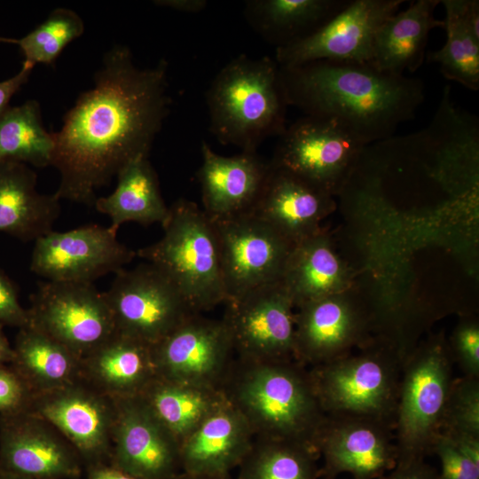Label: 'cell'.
Masks as SVG:
<instances>
[{"instance_id": "cell-1", "label": "cell", "mask_w": 479, "mask_h": 479, "mask_svg": "<svg viewBox=\"0 0 479 479\" xmlns=\"http://www.w3.org/2000/svg\"><path fill=\"white\" fill-rule=\"evenodd\" d=\"M168 62L140 68L130 50L115 45L53 132L51 166L60 175L55 195L93 206L96 191L129 162L148 157L169 114Z\"/></svg>"}, {"instance_id": "cell-2", "label": "cell", "mask_w": 479, "mask_h": 479, "mask_svg": "<svg viewBox=\"0 0 479 479\" xmlns=\"http://www.w3.org/2000/svg\"><path fill=\"white\" fill-rule=\"evenodd\" d=\"M279 72L288 106L340 121L366 145L392 137L425 98L420 79L381 71L371 62L322 59L279 67Z\"/></svg>"}, {"instance_id": "cell-3", "label": "cell", "mask_w": 479, "mask_h": 479, "mask_svg": "<svg viewBox=\"0 0 479 479\" xmlns=\"http://www.w3.org/2000/svg\"><path fill=\"white\" fill-rule=\"evenodd\" d=\"M222 389L247 420L255 438L315 447L326 414L310 373L298 365L235 358Z\"/></svg>"}, {"instance_id": "cell-4", "label": "cell", "mask_w": 479, "mask_h": 479, "mask_svg": "<svg viewBox=\"0 0 479 479\" xmlns=\"http://www.w3.org/2000/svg\"><path fill=\"white\" fill-rule=\"evenodd\" d=\"M210 131L224 145L256 152L287 128L288 106L279 66L270 57L239 56L216 75L207 92Z\"/></svg>"}, {"instance_id": "cell-5", "label": "cell", "mask_w": 479, "mask_h": 479, "mask_svg": "<svg viewBox=\"0 0 479 479\" xmlns=\"http://www.w3.org/2000/svg\"><path fill=\"white\" fill-rule=\"evenodd\" d=\"M162 237L136 252L161 270L197 313L225 303L220 246L213 221L195 202L181 198L161 224Z\"/></svg>"}, {"instance_id": "cell-6", "label": "cell", "mask_w": 479, "mask_h": 479, "mask_svg": "<svg viewBox=\"0 0 479 479\" xmlns=\"http://www.w3.org/2000/svg\"><path fill=\"white\" fill-rule=\"evenodd\" d=\"M450 354L435 341L412 351L402 365L395 411L397 464L424 459L432 452L454 381Z\"/></svg>"}, {"instance_id": "cell-7", "label": "cell", "mask_w": 479, "mask_h": 479, "mask_svg": "<svg viewBox=\"0 0 479 479\" xmlns=\"http://www.w3.org/2000/svg\"><path fill=\"white\" fill-rule=\"evenodd\" d=\"M402 363L394 349L343 356L310 372L327 416L389 420L396 411Z\"/></svg>"}, {"instance_id": "cell-8", "label": "cell", "mask_w": 479, "mask_h": 479, "mask_svg": "<svg viewBox=\"0 0 479 479\" xmlns=\"http://www.w3.org/2000/svg\"><path fill=\"white\" fill-rule=\"evenodd\" d=\"M365 146L340 121L306 115L279 136L271 162L334 195L344 190Z\"/></svg>"}, {"instance_id": "cell-9", "label": "cell", "mask_w": 479, "mask_h": 479, "mask_svg": "<svg viewBox=\"0 0 479 479\" xmlns=\"http://www.w3.org/2000/svg\"><path fill=\"white\" fill-rule=\"evenodd\" d=\"M103 294L116 332L151 346L197 313L170 279L147 262L115 273Z\"/></svg>"}, {"instance_id": "cell-10", "label": "cell", "mask_w": 479, "mask_h": 479, "mask_svg": "<svg viewBox=\"0 0 479 479\" xmlns=\"http://www.w3.org/2000/svg\"><path fill=\"white\" fill-rule=\"evenodd\" d=\"M27 310L30 326L81 359L116 332L103 293L91 283H40Z\"/></svg>"}, {"instance_id": "cell-11", "label": "cell", "mask_w": 479, "mask_h": 479, "mask_svg": "<svg viewBox=\"0 0 479 479\" xmlns=\"http://www.w3.org/2000/svg\"><path fill=\"white\" fill-rule=\"evenodd\" d=\"M212 221L226 302L280 281L293 243L253 213Z\"/></svg>"}, {"instance_id": "cell-12", "label": "cell", "mask_w": 479, "mask_h": 479, "mask_svg": "<svg viewBox=\"0 0 479 479\" xmlns=\"http://www.w3.org/2000/svg\"><path fill=\"white\" fill-rule=\"evenodd\" d=\"M223 317L236 358L249 362L294 359V305L277 282L226 302Z\"/></svg>"}, {"instance_id": "cell-13", "label": "cell", "mask_w": 479, "mask_h": 479, "mask_svg": "<svg viewBox=\"0 0 479 479\" xmlns=\"http://www.w3.org/2000/svg\"><path fill=\"white\" fill-rule=\"evenodd\" d=\"M27 411L51 424L75 448L84 467L110 462L114 399L82 378L33 393Z\"/></svg>"}, {"instance_id": "cell-14", "label": "cell", "mask_w": 479, "mask_h": 479, "mask_svg": "<svg viewBox=\"0 0 479 479\" xmlns=\"http://www.w3.org/2000/svg\"><path fill=\"white\" fill-rule=\"evenodd\" d=\"M152 352L158 377L206 388L222 389L236 358L224 321L200 313L153 345Z\"/></svg>"}, {"instance_id": "cell-15", "label": "cell", "mask_w": 479, "mask_h": 479, "mask_svg": "<svg viewBox=\"0 0 479 479\" xmlns=\"http://www.w3.org/2000/svg\"><path fill=\"white\" fill-rule=\"evenodd\" d=\"M137 255L109 226L51 231L35 240L30 270L49 281L91 283L124 269Z\"/></svg>"}, {"instance_id": "cell-16", "label": "cell", "mask_w": 479, "mask_h": 479, "mask_svg": "<svg viewBox=\"0 0 479 479\" xmlns=\"http://www.w3.org/2000/svg\"><path fill=\"white\" fill-rule=\"evenodd\" d=\"M404 0H350L349 4L308 36L276 48L281 67L316 60L366 63L381 24L396 13Z\"/></svg>"}, {"instance_id": "cell-17", "label": "cell", "mask_w": 479, "mask_h": 479, "mask_svg": "<svg viewBox=\"0 0 479 479\" xmlns=\"http://www.w3.org/2000/svg\"><path fill=\"white\" fill-rule=\"evenodd\" d=\"M114 399L109 464L137 479H175L182 473L179 443L139 396Z\"/></svg>"}, {"instance_id": "cell-18", "label": "cell", "mask_w": 479, "mask_h": 479, "mask_svg": "<svg viewBox=\"0 0 479 479\" xmlns=\"http://www.w3.org/2000/svg\"><path fill=\"white\" fill-rule=\"evenodd\" d=\"M82 462L70 443L29 411L0 414V470L30 479H79Z\"/></svg>"}, {"instance_id": "cell-19", "label": "cell", "mask_w": 479, "mask_h": 479, "mask_svg": "<svg viewBox=\"0 0 479 479\" xmlns=\"http://www.w3.org/2000/svg\"><path fill=\"white\" fill-rule=\"evenodd\" d=\"M387 420L327 416L315 441L324 459L320 475L334 479L349 473L353 479H377L397 465V448Z\"/></svg>"}, {"instance_id": "cell-20", "label": "cell", "mask_w": 479, "mask_h": 479, "mask_svg": "<svg viewBox=\"0 0 479 479\" xmlns=\"http://www.w3.org/2000/svg\"><path fill=\"white\" fill-rule=\"evenodd\" d=\"M198 171L203 211L211 220L253 213L271 172L256 152L223 156L202 141Z\"/></svg>"}, {"instance_id": "cell-21", "label": "cell", "mask_w": 479, "mask_h": 479, "mask_svg": "<svg viewBox=\"0 0 479 479\" xmlns=\"http://www.w3.org/2000/svg\"><path fill=\"white\" fill-rule=\"evenodd\" d=\"M294 313V360L320 365L346 356L365 332V318L346 293L303 303Z\"/></svg>"}, {"instance_id": "cell-22", "label": "cell", "mask_w": 479, "mask_h": 479, "mask_svg": "<svg viewBox=\"0 0 479 479\" xmlns=\"http://www.w3.org/2000/svg\"><path fill=\"white\" fill-rule=\"evenodd\" d=\"M253 214L294 245L318 232L334 210L333 195L300 177L271 164Z\"/></svg>"}, {"instance_id": "cell-23", "label": "cell", "mask_w": 479, "mask_h": 479, "mask_svg": "<svg viewBox=\"0 0 479 479\" xmlns=\"http://www.w3.org/2000/svg\"><path fill=\"white\" fill-rule=\"evenodd\" d=\"M255 436L244 416L229 403L211 413L180 444L183 473L227 475L239 467Z\"/></svg>"}, {"instance_id": "cell-24", "label": "cell", "mask_w": 479, "mask_h": 479, "mask_svg": "<svg viewBox=\"0 0 479 479\" xmlns=\"http://www.w3.org/2000/svg\"><path fill=\"white\" fill-rule=\"evenodd\" d=\"M156 377L152 346L117 332L81 359V378L112 398L138 396Z\"/></svg>"}, {"instance_id": "cell-25", "label": "cell", "mask_w": 479, "mask_h": 479, "mask_svg": "<svg viewBox=\"0 0 479 479\" xmlns=\"http://www.w3.org/2000/svg\"><path fill=\"white\" fill-rule=\"evenodd\" d=\"M36 184V173L27 164L0 161V232L27 242L52 231L60 200L55 193H40Z\"/></svg>"}, {"instance_id": "cell-26", "label": "cell", "mask_w": 479, "mask_h": 479, "mask_svg": "<svg viewBox=\"0 0 479 479\" xmlns=\"http://www.w3.org/2000/svg\"><path fill=\"white\" fill-rule=\"evenodd\" d=\"M441 0H417L402 12L386 19L373 43L371 63L378 69L397 75L417 71L425 59L428 35L444 27L435 17Z\"/></svg>"}, {"instance_id": "cell-27", "label": "cell", "mask_w": 479, "mask_h": 479, "mask_svg": "<svg viewBox=\"0 0 479 479\" xmlns=\"http://www.w3.org/2000/svg\"><path fill=\"white\" fill-rule=\"evenodd\" d=\"M280 282L297 308L346 293L349 275L329 239L320 230L293 246Z\"/></svg>"}, {"instance_id": "cell-28", "label": "cell", "mask_w": 479, "mask_h": 479, "mask_svg": "<svg viewBox=\"0 0 479 479\" xmlns=\"http://www.w3.org/2000/svg\"><path fill=\"white\" fill-rule=\"evenodd\" d=\"M115 190L97 198L96 209L110 217V228L117 232L122 224L135 222L143 225L162 224L169 207L162 198L158 176L148 157L129 162L116 176Z\"/></svg>"}, {"instance_id": "cell-29", "label": "cell", "mask_w": 479, "mask_h": 479, "mask_svg": "<svg viewBox=\"0 0 479 479\" xmlns=\"http://www.w3.org/2000/svg\"><path fill=\"white\" fill-rule=\"evenodd\" d=\"M350 0H252L245 8L251 26L276 48L308 36Z\"/></svg>"}, {"instance_id": "cell-30", "label": "cell", "mask_w": 479, "mask_h": 479, "mask_svg": "<svg viewBox=\"0 0 479 479\" xmlns=\"http://www.w3.org/2000/svg\"><path fill=\"white\" fill-rule=\"evenodd\" d=\"M446 41L428 60L439 65L444 78L479 90V1L443 0Z\"/></svg>"}, {"instance_id": "cell-31", "label": "cell", "mask_w": 479, "mask_h": 479, "mask_svg": "<svg viewBox=\"0 0 479 479\" xmlns=\"http://www.w3.org/2000/svg\"><path fill=\"white\" fill-rule=\"evenodd\" d=\"M10 365L33 393L70 384L81 378V358L37 328L19 329Z\"/></svg>"}, {"instance_id": "cell-32", "label": "cell", "mask_w": 479, "mask_h": 479, "mask_svg": "<svg viewBox=\"0 0 479 479\" xmlns=\"http://www.w3.org/2000/svg\"><path fill=\"white\" fill-rule=\"evenodd\" d=\"M180 444L211 413L228 403L222 389L156 377L138 395Z\"/></svg>"}, {"instance_id": "cell-33", "label": "cell", "mask_w": 479, "mask_h": 479, "mask_svg": "<svg viewBox=\"0 0 479 479\" xmlns=\"http://www.w3.org/2000/svg\"><path fill=\"white\" fill-rule=\"evenodd\" d=\"M53 149V132L43 127L38 101L9 106L0 115V161L45 168L51 166Z\"/></svg>"}, {"instance_id": "cell-34", "label": "cell", "mask_w": 479, "mask_h": 479, "mask_svg": "<svg viewBox=\"0 0 479 479\" xmlns=\"http://www.w3.org/2000/svg\"><path fill=\"white\" fill-rule=\"evenodd\" d=\"M318 454L310 444L255 438L237 479H318Z\"/></svg>"}, {"instance_id": "cell-35", "label": "cell", "mask_w": 479, "mask_h": 479, "mask_svg": "<svg viewBox=\"0 0 479 479\" xmlns=\"http://www.w3.org/2000/svg\"><path fill=\"white\" fill-rule=\"evenodd\" d=\"M83 31L84 23L79 14L59 7L25 36L19 39L1 37L0 43L17 44L23 53V62L32 67L38 63L51 65Z\"/></svg>"}, {"instance_id": "cell-36", "label": "cell", "mask_w": 479, "mask_h": 479, "mask_svg": "<svg viewBox=\"0 0 479 479\" xmlns=\"http://www.w3.org/2000/svg\"><path fill=\"white\" fill-rule=\"evenodd\" d=\"M450 438H479V378L464 376L452 383L441 432Z\"/></svg>"}, {"instance_id": "cell-37", "label": "cell", "mask_w": 479, "mask_h": 479, "mask_svg": "<svg viewBox=\"0 0 479 479\" xmlns=\"http://www.w3.org/2000/svg\"><path fill=\"white\" fill-rule=\"evenodd\" d=\"M432 452L441 462L437 479H479V465L464 455L444 434L436 436Z\"/></svg>"}, {"instance_id": "cell-38", "label": "cell", "mask_w": 479, "mask_h": 479, "mask_svg": "<svg viewBox=\"0 0 479 479\" xmlns=\"http://www.w3.org/2000/svg\"><path fill=\"white\" fill-rule=\"evenodd\" d=\"M452 354L465 376L479 378V328L475 322L460 324L452 338Z\"/></svg>"}, {"instance_id": "cell-39", "label": "cell", "mask_w": 479, "mask_h": 479, "mask_svg": "<svg viewBox=\"0 0 479 479\" xmlns=\"http://www.w3.org/2000/svg\"><path fill=\"white\" fill-rule=\"evenodd\" d=\"M33 392L10 365H0V414L27 411Z\"/></svg>"}, {"instance_id": "cell-40", "label": "cell", "mask_w": 479, "mask_h": 479, "mask_svg": "<svg viewBox=\"0 0 479 479\" xmlns=\"http://www.w3.org/2000/svg\"><path fill=\"white\" fill-rule=\"evenodd\" d=\"M0 324L20 329L30 324L27 309L19 300V289L0 269Z\"/></svg>"}, {"instance_id": "cell-41", "label": "cell", "mask_w": 479, "mask_h": 479, "mask_svg": "<svg viewBox=\"0 0 479 479\" xmlns=\"http://www.w3.org/2000/svg\"><path fill=\"white\" fill-rule=\"evenodd\" d=\"M377 479H437V473L424 459H417L397 463L388 474Z\"/></svg>"}, {"instance_id": "cell-42", "label": "cell", "mask_w": 479, "mask_h": 479, "mask_svg": "<svg viewBox=\"0 0 479 479\" xmlns=\"http://www.w3.org/2000/svg\"><path fill=\"white\" fill-rule=\"evenodd\" d=\"M33 68L31 65L22 62L16 75L0 82V115L10 106L12 96L27 82Z\"/></svg>"}, {"instance_id": "cell-43", "label": "cell", "mask_w": 479, "mask_h": 479, "mask_svg": "<svg viewBox=\"0 0 479 479\" xmlns=\"http://www.w3.org/2000/svg\"><path fill=\"white\" fill-rule=\"evenodd\" d=\"M85 468L87 479H137L109 463L95 464Z\"/></svg>"}, {"instance_id": "cell-44", "label": "cell", "mask_w": 479, "mask_h": 479, "mask_svg": "<svg viewBox=\"0 0 479 479\" xmlns=\"http://www.w3.org/2000/svg\"><path fill=\"white\" fill-rule=\"evenodd\" d=\"M153 3L155 5L189 13L199 12L207 6L205 0H158Z\"/></svg>"}, {"instance_id": "cell-45", "label": "cell", "mask_w": 479, "mask_h": 479, "mask_svg": "<svg viewBox=\"0 0 479 479\" xmlns=\"http://www.w3.org/2000/svg\"><path fill=\"white\" fill-rule=\"evenodd\" d=\"M13 359V348L11 346L0 324V365H10Z\"/></svg>"}, {"instance_id": "cell-46", "label": "cell", "mask_w": 479, "mask_h": 479, "mask_svg": "<svg viewBox=\"0 0 479 479\" xmlns=\"http://www.w3.org/2000/svg\"><path fill=\"white\" fill-rule=\"evenodd\" d=\"M175 479H232L230 474L227 475H191L180 473Z\"/></svg>"}, {"instance_id": "cell-47", "label": "cell", "mask_w": 479, "mask_h": 479, "mask_svg": "<svg viewBox=\"0 0 479 479\" xmlns=\"http://www.w3.org/2000/svg\"><path fill=\"white\" fill-rule=\"evenodd\" d=\"M0 479H30L13 473L0 470Z\"/></svg>"}, {"instance_id": "cell-48", "label": "cell", "mask_w": 479, "mask_h": 479, "mask_svg": "<svg viewBox=\"0 0 479 479\" xmlns=\"http://www.w3.org/2000/svg\"><path fill=\"white\" fill-rule=\"evenodd\" d=\"M1 38V37H0Z\"/></svg>"}]
</instances>
